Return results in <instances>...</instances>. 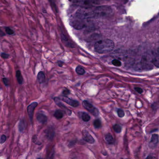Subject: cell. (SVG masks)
<instances>
[{
	"label": "cell",
	"instance_id": "cell-7",
	"mask_svg": "<svg viewBox=\"0 0 159 159\" xmlns=\"http://www.w3.org/2000/svg\"><path fill=\"white\" fill-rule=\"evenodd\" d=\"M60 100H62V101L65 102L66 103L70 105L71 106H72L73 107H77L79 105V102L77 101L73 100V99L69 98L68 97H62Z\"/></svg>",
	"mask_w": 159,
	"mask_h": 159
},
{
	"label": "cell",
	"instance_id": "cell-3",
	"mask_svg": "<svg viewBox=\"0 0 159 159\" xmlns=\"http://www.w3.org/2000/svg\"><path fill=\"white\" fill-rule=\"evenodd\" d=\"M141 65L144 70H150L153 69L154 64L152 58L150 55L144 54L141 59Z\"/></svg>",
	"mask_w": 159,
	"mask_h": 159
},
{
	"label": "cell",
	"instance_id": "cell-11",
	"mask_svg": "<svg viewBox=\"0 0 159 159\" xmlns=\"http://www.w3.org/2000/svg\"><path fill=\"white\" fill-rule=\"evenodd\" d=\"M37 120L40 123L44 124L47 123L48 118L44 114H39L37 116Z\"/></svg>",
	"mask_w": 159,
	"mask_h": 159
},
{
	"label": "cell",
	"instance_id": "cell-2",
	"mask_svg": "<svg viewBox=\"0 0 159 159\" xmlns=\"http://www.w3.org/2000/svg\"><path fill=\"white\" fill-rule=\"evenodd\" d=\"M110 7L107 6L95 7L91 8L92 17H103L109 16L112 13Z\"/></svg>",
	"mask_w": 159,
	"mask_h": 159
},
{
	"label": "cell",
	"instance_id": "cell-5",
	"mask_svg": "<svg viewBox=\"0 0 159 159\" xmlns=\"http://www.w3.org/2000/svg\"><path fill=\"white\" fill-rule=\"evenodd\" d=\"M82 105L85 109H87L88 111L89 112L93 115L95 116H97L98 115V110L97 108H95L93 105L89 103L88 101H83Z\"/></svg>",
	"mask_w": 159,
	"mask_h": 159
},
{
	"label": "cell",
	"instance_id": "cell-32",
	"mask_svg": "<svg viewBox=\"0 0 159 159\" xmlns=\"http://www.w3.org/2000/svg\"><path fill=\"white\" fill-rule=\"evenodd\" d=\"M5 36L4 33L2 31L1 28H0V37H3L4 36Z\"/></svg>",
	"mask_w": 159,
	"mask_h": 159
},
{
	"label": "cell",
	"instance_id": "cell-26",
	"mask_svg": "<svg viewBox=\"0 0 159 159\" xmlns=\"http://www.w3.org/2000/svg\"><path fill=\"white\" fill-rule=\"evenodd\" d=\"M117 114H118L119 117H121V118L124 117L125 115L124 112L121 109H118L117 110Z\"/></svg>",
	"mask_w": 159,
	"mask_h": 159
},
{
	"label": "cell",
	"instance_id": "cell-19",
	"mask_svg": "<svg viewBox=\"0 0 159 159\" xmlns=\"http://www.w3.org/2000/svg\"><path fill=\"white\" fill-rule=\"evenodd\" d=\"M54 116L56 119H61L63 116V113L61 110H57L54 113Z\"/></svg>",
	"mask_w": 159,
	"mask_h": 159
},
{
	"label": "cell",
	"instance_id": "cell-31",
	"mask_svg": "<svg viewBox=\"0 0 159 159\" xmlns=\"http://www.w3.org/2000/svg\"><path fill=\"white\" fill-rule=\"evenodd\" d=\"M3 82L4 83L5 85L6 86L9 85V81H8V79H7V78H3Z\"/></svg>",
	"mask_w": 159,
	"mask_h": 159
},
{
	"label": "cell",
	"instance_id": "cell-1",
	"mask_svg": "<svg viewBox=\"0 0 159 159\" xmlns=\"http://www.w3.org/2000/svg\"><path fill=\"white\" fill-rule=\"evenodd\" d=\"M114 47V42L108 39L99 41L94 44L95 51L99 54H106L111 52Z\"/></svg>",
	"mask_w": 159,
	"mask_h": 159
},
{
	"label": "cell",
	"instance_id": "cell-30",
	"mask_svg": "<svg viewBox=\"0 0 159 159\" xmlns=\"http://www.w3.org/2000/svg\"><path fill=\"white\" fill-rule=\"evenodd\" d=\"M1 57H2L4 59H7L9 57V54H7L6 53H3L1 54Z\"/></svg>",
	"mask_w": 159,
	"mask_h": 159
},
{
	"label": "cell",
	"instance_id": "cell-37",
	"mask_svg": "<svg viewBox=\"0 0 159 159\" xmlns=\"http://www.w3.org/2000/svg\"><path fill=\"white\" fill-rule=\"evenodd\" d=\"M41 159V158H38V159Z\"/></svg>",
	"mask_w": 159,
	"mask_h": 159
},
{
	"label": "cell",
	"instance_id": "cell-13",
	"mask_svg": "<svg viewBox=\"0 0 159 159\" xmlns=\"http://www.w3.org/2000/svg\"><path fill=\"white\" fill-rule=\"evenodd\" d=\"M37 79L40 83H43L45 81L46 77L44 73L43 72L41 71L37 75Z\"/></svg>",
	"mask_w": 159,
	"mask_h": 159
},
{
	"label": "cell",
	"instance_id": "cell-10",
	"mask_svg": "<svg viewBox=\"0 0 159 159\" xmlns=\"http://www.w3.org/2000/svg\"><path fill=\"white\" fill-rule=\"evenodd\" d=\"M159 142V136L156 134H153L152 136L150 142L149 146L152 148L155 147Z\"/></svg>",
	"mask_w": 159,
	"mask_h": 159
},
{
	"label": "cell",
	"instance_id": "cell-29",
	"mask_svg": "<svg viewBox=\"0 0 159 159\" xmlns=\"http://www.w3.org/2000/svg\"><path fill=\"white\" fill-rule=\"evenodd\" d=\"M62 94L65 95H68V94H70V91H69V90H68V89H66L64 91H63Z\"/></svg>",
	"mask_w": 159,
	"mask_h": 159
},
{
	"label": "cell",
	"instance_id": "cell-8",
	"mask_svg": "<svg viewBox=\"0 0 159 159\" xmlns=\"http://www.w3.org/2000/svg\"><path fill=\"white\" fill-rule=\"evenodd\" d=\"M37 105H38V103H37L36 102H34L32 103L31 104H30L28 107V112L29 118H30V120L31 122L33 120V117L34 110H35L36 107H37Z\"/></svg>",
	"mask_w": 159,
	"mask_h": 159
},
{
	"label": "cell",
	"instance_id": "cell-22",
	"mask_svg": "<svg viewBox=\"0 0 159 159\" xmlns=\"http://www.w3.org/2000/svg\"><path fill=\"white\" fill-rule=\"evenodd\" d=\"M94 127L95 128H97V129L100 128L101 127V126H102L101 121L99 119L95 120L94 122Z\"/></svg>",
	"mask_w": 159,
	"mask_h": 159
},
{
	"label": "cell",
	"instance_id": "cell-21",
	"mask_svg": "<svg viewBox=\"0 0 159 159\" xmlns=\"http://www.w3.org/2000/svg\"><path fill=\"white\" fill-rule=\"evenodd\" d=\"M16 77H17L19 83L20 84H22L23 81V77H22L21 72L19 70L17 71L16 72Z\"/></svg>",
	"mask_w": 159,
	"mask_h": 159
},
{
	"label": "cell",
	"instance_id": "cell-12",
	"mask_svg": "<svg viewBox=\"0 0 159 159\" xmlns=\"http://www.w3.org/2000/svg\"><path fill=\"white\" fill-rule=\"evenodd\" d=\"M47 136L49 140H52L54 137V132L53 128L49 127L47 130L46 132Z\"/></svg>",
	"mask_w": 159,
	"mask_h": 159
},
{
	"label": "cell",
	"instance_id": "cell-27",
	"mask_svg": "<svg viewBox=\"0 0 159 159\" xmlns=\"http://www.w3.org/2000/svg\"><path fill=\"white\" fill-rule=\"evenodd\" d=\"M7 137L5 135H2L0 138V143L3 144L6 141Z\"/></svg>",
	"mask_w": 159,
	"mask_h": 159
},
{
	"label": "cell",
	"instance_id": "cell-36",
	"mask_svg": "<svg viewBox=\"0 0 159 159\" xmlns=\"http://www.w3.org/2000/svg\"><path fill=\"white\" fill-rule=\"evenodd\" d=\"M96 1H100V0H96Z\"/></svg>",
	"mask_w": 159,
	"mask_h": 159
},
{
	"label": "cell",
	"instance_id": "cell-14",
	"mask_svg": "<svg viewBox=\"0 0 159 159\" xmlns=\"http://www.w3.org/2000/svg\"><path fill=\"white\" fill-rule=\"evenodd\" d=\"M152 60L154 65L156 67L159 68V53H156L154 54Z\"/></svg>",
	"mask_w": 159,
	"mask_h": 159
},
{
	"label": "cell",
	"instance_id": "cell-24",
	"mask_svg": "<svg viewBox=\"0 0 159 159\" xmlns=\"http://www.w3.org/2000/svg\"><path fill=\"white\" fill-rule=\"evenodd\" d=\"M112 64L116 67H120L121 65V63L118 60L114 59L112 62Z\"/></svg>",
	"mask_w": 159,
	"mask_h": 159
},
{
	"label": "cell",
	"instance_id": "cell-16",
	"mask_svg": "<svg viewBox=\"0 0 159 159\" xmlns=\"http://www.w3.org/2000/svg\"><path fill=\"white\" fill-rule=\"evenodd\" d=\"M105 139L108 142V144H113L114 143V138L110 134H106V136H105Z\"/></svg>",
	"mask_w": 159,
	"mask_h": 159
},
{
	"label": "cell",
	"instance_id": "cell-6",
	"mask_svg": "<svg viewBox=\"0 0 159 159\" xmlns=\"http://www.w3.org/2000/svg\"><path fill=\"white\" fill-rule=\"evenodd\" d=\"M77 19V20H75L71 21L72 26L77 30L82 29L84 28L85 26L84 22L83 20L79 19Z\"/></svg>",
	"mask_w": 159,
	"mask_h": 159
},
{
	"label": "cell",
	"instance_id": "cell-18",
	"mask_svg": "<svg viewBox=\"0 0 159 159\" xmlns=\"http://www.w3.org/2000/svg\"><path fill=\"white\" fill-rule=\"evenodd\" d=\"M26 128V123L24 120H21L19 125V129L21 132H23Z\"/></svg>",
	"mask_w": 159,
	"mask_h": 159
},
{
	"label": "cell",
	"instance_id": "cell-23",
	"mask_svg": "<svg viewBox=\"0 0 159 159\" xmlns=\"http://www.w3.org/2000/svg\"><path fill=\"white\" fill-rule=\"evenodd\" d=\"M114 130L115 132H116L117 133H120L121 131V127L120 125L118 124H115L113 127Z\"/></svg>",
	"mask_w": 159,
	"mask_h": 159
},
{
	"label": "cell",
	"instance_id": "cell-9",
	"mask_svg": "<svg viewBox=\"0 0 159 159\" xmlns=\"http://www.w3.org/2000/svg\"><path fill=\"white\" fill-rule=\"evenodd\" d=\"M83 139L85 142L90 144H93L94 142V139L89 133L87 130H84L83 131Z\"/></svg>",
	"mask_w": 159,
	"mask_h": 159
},
{
	"label": "cell",
	"instance_id": "cell-33",
	"mask_svg": "<svg viewBox=\"0 0 159 159\" xmlns=\"http://www.w3.org/2000/svg\"><path fill=\"white\" fill-rule=\"evenodd\" d=\"M63 64H64V62H62V61H60L58 62V66H59V67H62V66H63Z\"/></svg>",
	"mask_w": 159,
	"mask_h": 159
},
{
	"label": "cell",
	"instance_id": "cell-34",
	"mask_svg": "<svg viewBox=\"0 0 159 159\" xmlns=\"http://www.w3.org/2000/svg\"><path fill=\"white\" fill-rule=\"evenodd\" d=\"M146 159H156L155 157L152 156H148Z\"/></svg>",
	"mask_w": 159,
	"mask_h": 159
},
{
	"label": "cell",
	"instance_id": "cell-28",
	"mask_svg": "<svg viewBox=\"0 0 159 159\" xmlns=\"http://www.w3.org/2000/svg\"><path fill=\"white\" fill-rule=\"evenodd\" d=\"M134 89H135V91L137 92L139 94H140L142 93V92H143V90H142V89L141 88H135Z\"/></svg>",
	"mask_w": 159,
	"mask_h": 159
},
{
	"label": "cell",
	"instance_id": "cell-4",
	"mask_svg": "<svg viewBox=\"0 0 159 159\" xmlns=\"http://www.w3.org/2000/svg\"><path fill=\"white\" fill-rule=\"evenodd\" d=\"M71 1L82 8H93L99 3L96 0H71Z\"/></svg>",
	"mask_w": 159,
	"mask_h": 159
},
{
	"label": "cell",
	"instance_id": "cell-25",
	"mask_svg": "<svg viewBox=\"0 0 159 159\" xmlns=\"http://www.w3.org/2000/svg\"><path fill=\"white\" fill-rule=\"evenodd\" d=\"M5 31L7 34H8V35H12L15 34V32L14 31L13 29L9 27L6 28Z\"/></svg>",
	"mask_w": 159,
	"mask_h": 159
},
{
	"label": "cell",
	"instance_id": "cell-15",
	"mask_svg": "<svg viewBox=\"0 0 159 159\" xmlns=\"http://www.w3.org/2000/svg\"><path fill=\"white\" fill-rule=\"evenodd\" d=\"M54 102H55V103H56V105H57L59 107H61V108H64V109H66L68 111L71 112L68 109V108L66 107V106L64 104L62 103V102H61L60 99L58 97H54Z\"/></svg>",
	"mask_w": 159,
	"mask_h": 159
},
{
	"label": "cell",
	"instance_id": "cell-20",
	"mask_svg": "<svg viewBox=\"0 0 159 159\" xmlns=\"http://www.w3.org/2000/svg\"><path fill=\"white\" fill-rule=\"evenodd\" d=\"M81 118H82V120L83 121H85V122H88V121H89L90 120V116L86 113H82Z\"/></svg>",
	"mask_w": 159,
	"mask_h": 159
},
{
	"label": "cell",
	"instance_id": "cell-35",
	"mask_svg": "<svg viewBox=\"0 0 159 159\" xmlns=\"http://www.w3.org/2000/svg\"><path fill=\"white\" fill-rule=\"evenodd\" d=\"M158 53H159V48H158Z\"/></svg>",
	"mask_w": 159,
	"mask_h": 159
},
{
	"label": "cell",
	"instance_id": "cell-17",
	"mask_svg": "<svg viewBox=\"0 0 159 159\" xmlns=\"http://www.w3.org/2000/svg\"><path fill=\"white\" fill-rule=\"evenodd\" d=\"M76 72L79 75H83L85 74V71L83 68L81 66H77L76 69Z\"/></svg>",
	"mask_w": 159,
	"mask_h": 159
}]
</instances>
